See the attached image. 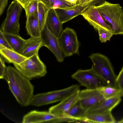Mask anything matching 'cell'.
<instances>
[{"mask_svg": "<svg viewBox=\"0 0 123 123\" xmlns=\"http://www.w3.org/2000/svg\"><path fill=\"white\" fill-rule=\"evenodd\" d=\"M14 65L18 70L30 80L43 77L47 72L46 66L40 59L38 54L27 58L19 64Z\"/></svg>", "mask_w": 123, "mask_h": 123, "instance_id": "cell-5", "label": "cell"}, {"mask_svg": "<svg viewBox=\"0 0 123 123\" xmlns=\"http://www.w3.org/2000/svg\"><path fill=\"white\" fill-rule=\"evenodd\" d=\"M60 116L52 114L49 111L33 110L24 116L22 123H48L49 121L58 118Z\"/></svg>", "mask_w": 123, "mask_h": 123, "instance_id": "cell-13", "label": "cell"}, {"mask_svg": "<svg viewBox=\"0 0 123 123\" xmlns=\"http://www.w3.org/2000/svg\"><path fill=\"white\" fill-rule=\"evenodd\" d=\"M24 9L32 0H16Z\"/></svg>", "mask_w": 123, "mask_h": 123, "instance_id": "cell-32", "label": "cell"}, {"mask_svg": "<svg viewBox=\"0 0 123 123\" xmlns=\"http://www.w3.org/2000/svg\"><path fill=\"white\" fill-rule=\"evenodd\" d=\"M81 15L95 30L102 28L112 32L111 26L106 23L96 8L95 5L89 6Z\"/></svg>", "mask_w": 123, "mask_h": 123, "instance_id": "cell-12", "label": "cell"}, {"mask_svg": "<svg viewBox=\"0 0 123 123\" xmlns=\"http://www.w3.org/2000/svg\"><path fill=\"white\" fill-rule=\"evenodd\" d=\"M98 31L99 39L102 43H105L107 41L110 40L113 35L112 32L102 28H98Z\"/></svg>", "mask_w": 123, "mask_h": 123, "instance_id": "cell-27", "label": "cell"}, {"mask_svg": "<svg viewBox=\"0 0 123 123\" xmlns=\"http://www.w3.org/2000/svg\"><path fill=\"white\" fill-rule=\"evenodd\" d=\"M62 53L65 57L71 56L74 54L79 55L80 43L77 34L74 30L67 27L58 37Z\"/></svg>", "mask_w": 123, "mask_h": 123, "instance_id": "cell-7", "label": "cell"}, {"mask_svg": "<svg viewBox=\"0 0 123 123\" xmlns=\"http://www.w3.org/2000/svg\"><path fill=\"white\" fill-rule=\"evenodd\" d=\"M8 0H0V15L3 13L5 8L7 6Z\"/></svg>", "mask_w": 123, "mask_h": 123, "instance_id": "cell-31", "label": "cell"}, {"mask_svg": "<svg viewBox=\"0 0 123 123\" xmlns=\"http://www.w3.org/2000/svg\"><path fill=\"white\" fill-rule=\"evenodd\" d=\"M43 46L40 38L31 37L26 40L21 54L28 58L34 54H38L39 49Z\"/></svg>", "mask_w": 123, "mask_h": 123, "instance_id": "cell-17", "label": "cell"}, {"mask_svg": "<svg viewBox=\"0 0 123 123\" xmlns=\"http://www.w3.org/2000/svg\"><path fill=\"white\" fill-rule=\"evenodd\" d=\"M50 9L46 7L42 3L38 2L37 17L41 31L44 27L48 13Z\"/></svg>", "mask_w": 123, "mask_h": 123, "instance_id": "cell-25", "label": "cell"}, {"mask_svg": "<svg viewBox=\"0 0 123 123\" xmlns=\"http://www.w3.org/2000/svg\"><path fill=\"white\" fill-rule=\"evenodd\" d=\"M123 91V89L122 90Z\"/></svg>", "mask_w": 123, "mask_h": 123, "instance_id": "cell-37", "label": "cell"}, {"mask_svg": "<svg viewBox=\"0 0 123 123\" xmlns=\"http://www.w3.org/2000/svg\"><path fill=\"white\" fill-rule=\"evenodd\" d=\"M3 79L7 82L10 91L17 101L22 106L31 104L34 87L30 80L15 68L6 67Z\"/></svg>", "mask_w": 123, "mask_h": 123, "instance_id": "cell-1", "label": "cell"}, {"mask_svg": "<svg viewBox=\"0 0 123 123\" xmlns=\"http://www.w3.org/2000/svg\"><path fill=\"white\" fill-rule=\"evenodd\" d=\"M38 0H32L24 9L26 18L37 11Z\"/></svg>", "mask_w": 123, "mask_h": 123, "instance_id": "cell-26", "label": "cell"}, {"mask_svg": "<svg viewBox=\"0 0 123 123\" xmlns=\"http://www.w3.org/2000/svg\"><path fill=\"white\" fill-rule=\"evenodd\" d=\"M80 85L88 89H96L108 85L91 68L83 70H78L71 76Z\"/></svg>", "mask_w": 123, "mask_h": 123, "instance_id": "cell-8", "label": "cell"}, {"mask_svg": "<svg viewBox=\"0 0 123 123\" xmlns=\"http://www.w3.org/2000/svg\"><path fill=\"white\" fill-rule=\"evenodd\" d=\"M104 0H95L88 5L82 6L81 5L76 4L73 6L64 8L55 9L60 20L63 24L80 15L85 9L89 6L97 5L103 3Z\"/></svg>", "mask_w": 123, "mask_h": 123, "instance_id": "cell-10", "label": "cell"}, {"mask_svg": "<svg viewBox=\"0 0 123 123\" xmlns=\"http://www.w3.org/2000/svg\"><path fill=\"white\" fill-rule=\"evenodd\" d=\"M25 28L27 34L31 37L40 38V30L37 17V11L26 18Z\"/></svg>", "mask_w": 123, "mask_h": 123, "instance_id": "cell-18", "label": "cell"}, {"mask_svg": "<svg viewBox=\"0 0 123 123\" xmlns=\"http://www.w3.org/2000/svg\"><path fill=\"white\" fill-rule=\"evenodd\" d=\"M86 121L89 122L100 123H115L116 121L111 112L102 113L86 115Z\"/></svg>", "mask_w": 123, "mask_h": 123, "instance_id": "cell-21", "label": "cell"}, {"mask_svg": "<svg viewBox=\"0 0 123 123\" xmlns=\"http://www.w3.org/2000/svg\"><path fill=\"white\" fill-rule=\"evenodd\" d=\"M67 1L74 5L77 4L78 0H65Z\"/></svg>", "mask_w": 123, "mask_h": 123, "instance_id": "cell-34", "label": "cell"}, {"mask_svg": "<svg viewBox=\"0 0 123 123\" xmlns=\"http://www.w3.org/2000/svg\"><path fill=\"white\" fill-rule=\"evenodd\" d=\"M22 8L16 0L12 2L7 10L6 17L2 24L0 30L4 33L19 35V20Z\"/></svg>", "mask_w": 123, "mask_h": 123, "instance_id": "cell-6", "label": "cell"}, {"mask_svg": "<svg viewBox=\"0 0 123 123\" xmlns=\"http://www.w3.org/2000/svg\"><path fill=\"white\" fill-rule=\"evenodd\" d=\"M95 0H80L78 3L82 6H86Z\"/></svg>", "mask_w": 123, "mask_h": 123, "instance_id": "cell-33", "label": "cell"}, {"mask_svg": "<svg viewBox=\"0 0 123 123\" xmlns=\"http://www.w3.org/2000/svg\"><path fill=\"white\" fill-rule=\"evenodd\" d=\"M80 89L60 101L58 104L50 107L49 111L58 116H62L78 100Z\"/></svg>", "mask_w": 123, "mask_h": 123, "instance_id": "cell-14", "label": "cell"}, {"mask_svg": "<svg viewBox=\"0 0 123 123\" xmlns=\"http://www.w3.org/2000/svg\"><path fill=\"white\" fill-rule=\"evenodd\" d=\"M42 3L49 9H56L64 8L73 6L75 5L65 0H38Z\"/></svg>", "mask_w": 123, "mask_h": 123, "instance_id": "cell-24", "label": "cell"}, {"mask_svg": "<svg viewBox=\"0 0 123 123\" xmlns=\"http://www.w3.org/2000/svg\"><path fill=\"white\" fill-rule=\"evenodd\" d=\"M89 57L92 62L91 68L107 84L119 88L116 81L117 76L109 58L99 53H92Z\"/></svg>", "mask_w": 123, "mask_h": 123, "instance_id": "cell-3", "label": "cell"}, {"mask_svg": "<svg viewBox=\"0 0 123 123\" xmlns=\"http://www.w3.org/2000/svg\"><path fill=\"white\" fill-rule=\"evenodd\" d=\"M80 0H78V2H77V3H78L79 1H80Z\"/></svg>", "mask_w": 123, "mask_h": 123, "instance_id": "cell-36", "label": "cell"}, {"mask_svg": "<svg viewBox=\"0 0 123 123\" xmlns=\"http://www.w3.org/2000/svg\"><path fill=\"white\" fill-rule=\"evenodd\" d=\"M63 24L61 22L55 10H50L46 23L49 30L56 37H58L63 31Z\"/></svg>", "mask_w": 123, "mask_h": 123, "instance_id": "cell-16", "label": "cell"}, {"mask_svg": "<svg viewBox=\"0 0 123 123\" xmlns=\"http://www.w3.org/2000/svg\"><path fill=\"white\" fill-rule=\"evenodd\" d=\"M95 7L104 19L111 25L113 35H123V11L118 4L105 1Z\"/></svg>", "mask_w": 123, "mask_h": 123, "instance_id": "cell-2", "label": "cell"}, {"mask_svg": "<svg viewBox=\"0 0 123 123\" xmlns=\"http://www.w3.org/2000/svg\"><path fill=\"white\" fill-rule=\"evenodd\" d=\"M78 85H73L67 88L34 95L31 101V105L39 106L61 101L80 89Z\"/></svg>", "mask_w": 123, "mask_h": 123, "instance_id": "cell-4", "label": "cell"}, {"mask_svg": "<svg viewBox=\"0 0 123 123\" xmlns=\"http://www.w3.org/2000/svg\"><path fill=\"white\" fill-rule=\"evenodd\" d=\"M105 99L97 89H86L80 91L79 99L82 107L86 111Z\"/></svg>", "mask_w": 123, "mask_h": 123, "instance_id": "cell-11", "label": "cell"}, {"mask_svg": "<svg viewBox=\"0 0 123 123\" xmlns=\"http://www.w3.org/2000/svg\"><path fill=\"white\" fill-rule=\"evenodd\" d=\"M97 89L105 99L117 96H123L122 89L110 86L107 85L103 86Z\"/></svg>", "mask_w": 123, "mask_h": 123, "instance_id": "cell-23", "label": "cell"}, {"mask_svg": "<svg viewBox=\"0 0 123 123\" xmlns=\"http://www.w3.org/2000/svg\"><path fill=\"white\" fill-rule=\"evenodd\" d=\"M117 82L119 88L123 89V67L122 68L118 75L117 76Z\"/></svg>", "mask_w": 123, "mask_h": 123, "instance_id": "cell-29", "label": "cell"}, {"mask_svg": "<svg viewBox=\"0 0 123 123\" xmlns=\"http://www.w3.org/2000/svg\"><path fill=\"white\" fill-rule=\"evenodd\" d=\"M117 123H123V119L118 121Z\"/></svg>", "mask_w": 123, "mask_h": 123, "instance_id": "cell-35", "label": "cell"}, {"mask_svg": "<svg viewBox=\"0 0 123 123\" xmlns=\"http://www.w3.org/2000/svg\"><path fill=\"white\" fill-rule=\"evenodd\" d=\"M0 78L3 79L6 67L5 64V61L4 59L1 56L0 58Z\"/></svg>", "mask_w": 123, "mask_h": 123, "instance_id": "cell-30", "label": "cell"}, {"mask_svg": "<svg viewBox=\"0 0 123 123\" xmlns=\"http://www.w3.org/2000/svg\"><path fill=\"white\" fill-rule=\"evenodd\" d=\"M122 0L123 1V0Z\"/></svg>", "mask_w": 123, "mask_h": 123, "instance_id": "cell-38", "label": "cell"}, {"mask_svg": "<svg viewBox=\"0 0 123 123\" xmlns=\"http://www.w3.org/2000/svg\"><path fill=\"white\" fill-rule=\"evenodd\" d=\"M86 111L82 107L79 99L62 116L72 119L75 121H86Z\"/></svg>", "mask_w": 123, "mask_h": 123, "instance_id": "cell-19", "label": "cell"}, {"mask_svg": "<svg viewBox=\"0 0 123 123\" xmlns=\"http://www.w3.org/2000/svg\"><path fill=\"white\" fill-rule=\"evenodd\" d=\"M40 38L43 46L47 47L52 53L56 60L59 62H63L65 57L61 50L58 37L49 30L46 24L41 31Z\"/></svg>", "mask_w": 123, "mask_h": 123, "instance_id": "cell-9", "label": "cell"}, {"mask_svg": "<svg viewBox=\"0 0 123 123\" xmlns=\"http://www.w3.org/2000/svg\"><path fill=\"white\" fill-rule=\"evenodd\" d=\"M3 34L12 49L21 54L26 40L19 35L4 33Z\"/></svg>", "mask_w": 123, "mask_h": 123, "instance_id": "cell-22", "label": "cell"}, {"mask_svg": "<svg viewBox=\"0 0 123 123\" xmlns=\"http://www.w3.org/2000/svg\"><path fill=\"white\" fill-rule=\"evenodd\" d=\"M121 97L117 96L105 99L87 110L86 115L111 112L120 102Z\"/></svg>", "mask_w": 123, "mask_h": 123, "instance_id": "cell-15", "label": "cell"}, {"mask_svg": "<svg viewBox=\"0 0 123 123\" xmlns=\"http://www.w3.org/2000/svg\"><path fill=\"white\" fill-rule=\"evenodd\" d=\"M0 53L5 62L14 65L19 64L27 58L12 49H7L0 50Z\"/></svg>", "mask_w": 123, "mask_h": 123, "instance_id": "cell-20", "label": "cell"}, {"mask_svg": "<svg viewBox=\"0 0 123 123\" xmlns=\"http://www.w3.org/2000/svg\"><path fill=\"white\" fill-rule=\"evenodd\" d=\"M4 48L12 49L7 41L4 37L3 32L0 30V50Z\"/></svg>", "mask_w": 123, "mask_h": 123, "instance_id": "cell-28", "label": "cell"}]
</instances>
